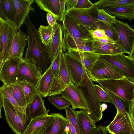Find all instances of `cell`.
Masks as SVG:
<instances>
[{
  "label": "cell",
  "instance_id": "484cf974",
  "mask_svg": "<svg viewBox=\"0 0 134 134\" xmlns=\"http://www.w3.org/2000/svg\"><path fill=\"white\" fill-rule=\"evenodd\" d=\"M55 76L50 66L42 74L36 88L37 93L42 97L48 96Z\"/></svg>",
  "mask_w": 134,
  "mask_h": 134
},
{
  "label": "cell",
  "instance_id": "83f0119b",
  "mask_svg": "<svg viewBox=\"0 0 134 134\" xmlns=\"http://www.w3.org/2000/svg\"><path fill=\"white\" fill-rule=\"evenodd\" d=\"M111 99V103L114 105L117 110L124 116L129 126L132 134H134V121L130 117L128 112V104L119 97L105 90Z\"/></svg>",
  "mask_w": 134,
  "mask_h": 134
},
{
  "label": "cell",
  "instance_id": "6f0895ef",
  "mask_svg": "<svg viewBox=\"0 0 134 134\" xmlns=\"http://www.w3.org/2000/svg\"><path fill=\"white\" fill-rule=\"evenodd\" d=\"M101 109L102 112L104 111L107 108V104L105 103H103L101 104Z\"/></svg>",
  "mask_w": 134,
  "mask_h": 134
},
{
  "label": "cell",
  "instance_id": "3957f363",
  "mask_svg": "<svg viewBox=\"0 0 134 134\" xmlns=\"http://www.w3.org/2000/svg\"><path fill=\"white\" fill-rule=\"evenodd\" d=\"M93 81L89 76L85 79L80 89L87 107V114L96 124L103 116L101 109V102L97 97L94 90Z\"/></svg>",
  "mask_w": 134,
  "mask_h": 134
},
{
  "label": "cell",
  "instance_id": "e0dca14e",
  "mask_svg": "<svg viewBox=\"0 0 134 134\" xmlns=\"http://www.w3.org/2000/svg\"><path fill=\"white\" fill-rule=\"evenodd\" d=\"M53 32L46 47L48 57L52 63L60 51L62 50V26L58 22L53 27Z\"/></svg>",
  "mask_w": 134,
  "mask_h": 134
},
{
  "label": "cell",
  "instance_id": "e575fe53",
  "mask_svg": "<svg viewBox=\"0 0 134 134\" xmlns=\"http://www.w3.org/2000/svg\"><path fill=\"white\" fill-rule=\"evenodd\" d=\"M4 14L8 19L14 23L15 15V8L13 0H2Z\"/></svg>",
  "mask_w": 134,
  "mask_h": 134
},
{
  "label": "cell",
  "instance_id": "603a6c76",
  "mask_svg": "<svg viewBox=\"0 0 134 134\" xmlns=\"http://www.w3.org/2000/svg\"><path fill=\"white\" fill-rule=\"evenodd\" d=\"M68 121L60 113H54L51 122L42 134H64L68 132Z\"/></svg>",
  "mask_w": 134,
  "mask_h": 134
},
{
  "label": "cell",
  "instance_id": "7402d4cb",
  "mask_svg": "<svg viewBox=\"0 0 134 134\" xmlns=\"http://www.w3.org/2000/svg\"><path fill=\"white\" fill-rule=\"evenodd\" d=\"M105 128L111 134H132L126 119L117 110L116 115L113 121Z\"/></svg>",
  "mask_w": 134,
  "mask_h": 134
},
{
  "label": "cell",
  "instance_id": "681fc988",
  "mask_svg": "<svg viewBox=\"0 0 134 134\" xmlns=\"http://www.w3.org/2000/svg\"><path fill=\"white\" fill-rule=\"evenodd\" d=\"M107 131L105 127L101 125H97L96 129L92 134H107Z\"/></svg>",
  "mask_w": 134,
  "mask_h": 134
},
{
  "label": "cell",
  "instance_id": "db71d44e",
  "mask_svg": "<svg viewBox=\"0 0 134 134\" xmlns=\"http://www.w3.org/2000/svg\"><path fill=\"white\" fill-rule=\"evenodd\" d=\"M3 104V96L0 87V119L2 118L1 114V109Z\"/></svg>",
  "mask_w": 134,
  "mask_h": 134
},
{
  "label": "cell",
  "instance_id": "816d5d0a",
  "mask_svg": "<svg viewBox=\"0 0 134 134\" xmlns=\"http://www.w3.org/2000/svg\"><path fill=\"white\" fill-rule=\"evenodd\" d=\"M93 40L96 41L100 42L105 43H110V44H116L118 43L116 41L110 39H94Z\"/></svg>",
  "mask_w": 134,
  "mask_h": 134
},
{
  "label": "cell",
  "instance_id": "91938a15",
  "mask_svg": "<svg viewBox=\"0 0 134 134\" xmlns=\"http://www.w3.org/2000/svg\"><path fill=\"white\" fill-rule=\"evenodd\" d=\"M64 134H69L68 132H65Z\"/></svg>",
  "mask_w": 134,
  "mask_h": 134
},
{
  "label": "cell",
  "instance_id": "ba28073f",
  "mask_svg": "<svg viewBox=\"0 0 134 134\" xmlns=\"http://www.w3.org/2000/svg\"><path fill=\"white\" fill-rule=\"evenodd\" d=\"M64 55L67 70L71 82L78 86H82L84 80L88 75L85 66L66 53Z\"/></svg>",
  "mask_w": 134,
  "mask_h": 134
},
{
  "label": "cell",
  "instance_id": "277c9868",
  "mask_svg": "<svg viewBox=\"0 0 134 134\" xmlns=\"http://www.w3.org/2000/svg\"><path fill=\"white\" fill-rule=\"evenodd\" d=\"M3 107L9 126L16 134H24L30 121L27 113L19 111L3 96Z\"/></svg>",
  "mask_w": 134,
  "mask_h": 134
},
{
  "label": "cell",
  "instance_id": "8fae6325",
  "mask_svg": "<svg viewBox=\"0 0 134 134\" xmlns=\"http://www.w3.org/2000/svg\"><path fill=\"white\" fill-rule=\"evenodd\" d=\"M23 59L14 57L7 59L0 69V80L7 86L16 83L17 73Z\"/></svg>",
  "mask_w": 134,
  "mask_h": 134
},
{
  "label": "cell",
  "instance_id": "2e32d148",
  "mask_svg": "<svg viewBox=\"0 0 134 134\" xmlns=\"http://www.w3.org/2000/svg\"><path fill=\"white\" fill-rule=\"evenodd\" d=\"M62 50L64 52L74 50L81 52H92V39L75 41L62 27Z\"/></svg>",
  "mask_w": 134,
  "mask_h": 134
},
{
  "label": "cell",
  "instance_id": "836d02e7",
  "mask_svg": "<svg viewBox=\"0 0 134 134\" xmlns=\"http://www.w3.org/2000/svg\"><path fill=\"white\" fill-rule=\"evenodd\" d=\"M98 28L103 30L109 38L118 43L119 39L118 31L113 24L99 21Z\"/></svg>",
  "mask_w": 134,
  "mask_h": 134
},
{
  "label": "cell",
  "instance_id": "680465c9",
  "mask_svg": "<svg viewBox=\"0 0 134 134\" xmlns=\"http://www.w3.org/2000/svg\"><path fill=\"white\" fill-rule=\"evenodd\" d=\"M3 63L2 57L1 54H0V69Z\"/></svg>",
  "mask_w": 134,
  "mask_h": 134
},
{
  "label": "cell",
  "instance_id": "7a4b0ae2",
  "mask_svg": "<svg viewBox=\"0 0 134 134\" xmlns=\"http://www.w3.org/2000/svg\"><path fill=\"white\" fill-rule=\"evenodd\" d=\"M100 85L119 97L128 104L134 100V82L124 77L115 79L97 80Z\"/></svg>",
  "mask_w": 134,
  "mask_h": 134
},
{
  "label": "cell",
  "instance_id": "5b68a950",
  "mask_svg": "<svg viewBox=\"0 0 134 134\" xmlns=\"http://www.w3.org/2000/svg\"><path fill=\"white\" fill-rule=\"evenodd\" d=\"M88 75L92 81L119 79L125 77L119 69L112 64L99 58L92 67Z\"/></svg>",
  "mask_w": 134,
  "mask_h": 134
},
{
  "label": "cell",
  "instance_id": "7c38bea8",
  "mask_svg": "<svg viewBox=\"0 0 134 134\" xmlns=\"http://www.w3.org/2000/svg\"><path fill=\"white\" fill-rule=\"evenodd\" d=\"M63 53L59 72L54 77L48 96L60 95L71 83L67 70L64 55Z\"/></svg>",
  "mask_w": 134,
  "mask_h": 134
},
{
  "label": "cell",
  "instance_id": "5bb4252c",
  "mask_svg": "<svg viewBox=\"0 0 134 134\" xmlns=\"http://www.w3.org/2000/svg\"><path fill=\"white\" fill-rule=\"evenodd\" d=\"M71 104L72 109L86 110L87 107L81 91L79 87L71 83L60 94Z\"/></svg>",
  "mask_w": 134,
  "mask_h": 134
},
{
  "label": "cell",
  "instance_id": "ffe728a7",
  "mask_svg": "<svg viewBox=\"0 0 134 134\" xmlns=\"http://www.w3.org/2000/svg\"><path fill=\"white\" fill-rule=\"evenodd\" d=\"M27 35L22 32L20 29L16 32L7 59L14 57L23 59L24 48L27 44Z\"/></svg>",
  "mask_w": 134,
  "mask_h": 134
},
{
  "label": "cell",
  "instance_id": "4fadbf2b",
  "mask_svg": "<svg viewBox=\"0 0 134 134\" xmlns=\"http://www.w3.org/2000/svg\"><path fill=\"white\" fill-rule=\"evenodd\" d=\"M115 25L118 34V43L129 54L134 46V30L126 22L117 19Z\"/></svg>",
  "mask_w": 134,
  "mask_h": 134
},
{
  "label": "cell",
  "instance_id": "4316f807",
  "mask_svg": "<svg viewBox=\"0 0 134 134\" xmlns=\"http://www.w3.org/2000/svg\"><path fill=\"white\" fill-rule=\"evenodd\" d=\"M27 108L30 120L48 114L49 110H46L42 97L38 93L29 104Z\"/></svg>",
  "mask_w": 134,
  "mask_h": 134
},
{
  "label": "cell",
  "instance_id": "1f68e13d",
  "mask_svg": "<svg viewBox=\"0 0 134 134\" xmlns=\"http://www.w3.org/2000/svg\"><path fill=\"white\" fill-rule=\"evenodd\" d=\"M8 86L19 106L25 111L26 112L28 105L24 94L20 87L16 83Z\"/></svg>",
  "mask_w": 134,
  "mask_h": 134
},
{
  "label": "cell",
  "instance_id": "74e56055",
  "mask_svg": "<svg viewBox=\"0 0 134 134\" xmlns=\"http://www.w3.org/2000/svg\"><path fill=\"white\" fill-rule=\"evenodd\" d=\"M3 96L19 111L26 113L19 106L14 98L11 91L8 86L3 85L1 87Z\"/></svg>",
  "mask_w": 134,
  "mask_h": 134
},
{
  "label": "cell",
  "instance_id": "ab89813d",
  "mask_svg": "<svg viewBox=\"0 0 134 134\" xmlns=\"http://www.w3.org/2000/svg\"><path fill=\"white\" fill-rule=\"evenodd\" d=\"M94 87L96 93L101 102H111V99L105 90L100 85L94 84Z\"/></svg>",
  "mask_w": 134,
  "mask_h": 134
},
{
  "label": "cell",
  "instance_id": "f546056e",
  "mask_svg": "<svg viewBox=\"0 0 134 134\" xmlns=\"http://www.w3.org/2000/svg\"><path fill=\"white\" fill-rule=\"evenodd\" d=\"M35 1L40 9L51 14L59 20V0H36Z\"/></svg>",
  "mask_w": 134,
  "mask_h": 134
},
{
  "label": "cell",
  "instance_id": "94428289",
  "mask_svg": "<svg viewBox=\"0 0 134 134\" xmlns=\"http://www.w3.org/2000/svg\"></svg>",
  "mask_w": 134,
  "mask_h": 134
},
{
  "label": "cell",
  "instance_id": "9c48e42d",
  "mask_svg": "<svg viewBox=\"0 0 134 134\" xmlns=\"http://www.w3.org/2000/svg\"><path fill=\"white\" fill-rule=\"evenodd\" d=\"M42 75L31 62L23 59L19 65L16 77V83L27 82L36 88Z\"/></svg>",
  "mask_w": 134,
  "mask_h": 134
},
{
  "label": "cell",
  "instance_id": "d590c367",
  "mask_svg": "<svg viewBox=\"0 0 134 134\" xmlns=\"http://www.w3.org/2000/svg\"><path fill=\"white\" fill-rule=\"evenodd\" d=\"M53 27L49 25H41L38 30L43 43L46 47L48 44L53 32Z\"/></svg>",
  "mask_w": 134,
  "mask_h": 134
},
{
  "label": "cell",
  "instance_id": "ee69618b",
  "mask_svg": "<svg viewBox=\"0 0 134 134\" xmlns=\"http://www.w3.org/2000/svg\"><path fill=\"white\" fill-rule=\"evenodd\" d=\"M94 4L89 0H78L74 9H85L93 7Z\"/></svg>",
  "mask_w": 134,
  "mask_h": 134
},
{
  "label": "cell",
  "instance_id": "bcb514c9",
  "mask_svg": "<svg viewBox=\"0 0 134 134\" xmlns=\"http://www.w3.org/2000/svg\"><path fill=\"white\" fill-rule=\"evenodd\" d=\"M77 1L78 0H66V13L74 8Z\"/></svg>",
  "mask_w": 134,
  "mask_h": 134
},
{
  "label": "cell",
  "instance_id": "8992f818",
  "mask_svg": "<svg viewBox=\"0 0 134 134\" xmlns=\"http://www.w3.org/2000/svg\"><path fill=\"white\" fill-rule=\"evenodd\" d=\"M98 9L94 5L87 9H73L66 13L88 30L98 28L99 22L98 18Z\"/></svg>",
  "mask_w": 134,
  "mask_h": 134
},
{
  "label": "cell",
  "instance_id": "52a82bcc",
  "mask_svg": "<svg viewBox=\"0 0 134 134\" xmlns=\"http://www.w3.org/2000/svg\"><path fill=\"white\" fill-rule=\"evenodd\" d=\"M98 58L112 64L121 71L126 78L134 82V60L124 54L99 55Z\"/></svg>",
  "mask_w": 134,
  "mask_h": 134
},
{
  "label": "cell",
  "instance_id": "9a60e30c",
  "mask_svg": "<svg viewBox=\"0 0 134 134\" xmlns=\"http://www.w3.org/2000/svg\"><path fill=\"white\" fill-rule=\"evenodd\" d=\"M1 21L2 23L1 40L2 49L1 54L2 57L3 64L7 59L14 35L18 31V29L14 23L9 20L6 21Z\"/></svg>",
  "mask_w": 134,
  "mask_h": 134
},
{
  "label": "cell",
  "instance_id": "f907efd6",
  "mask_svg": "<svg viewBox=\"0 0 134 134\" xmlns=\"http://www.w3.org/2000/svg\"><path fill=\"white\" fill-rule=\"evenodd\" d=\"M0 19L4 21L9 20L4 12L2 0H0Z\"/></svg>",
  "mask_w": 134,
  "mask_h": 134
},
{
  "label": "cell",
  "instance_id": "60d3db41",
  "mask_svg": "<svg viewBox=\"0 0 134 134\" xmlns=\"http://www.w3.org/2000/svg\"><path fill=\"white\" fill-rule=\"evenodd\" d=\"M98 18L99 21L115 24L116 19L107 13L103 9H98Z\"/></svg>",
  "mask_w": 134,
  "mask_h": 134
},
{
  "label": "cell",
  "instance_id": "f1b7e54d",
  "mask_svg": "<svg viewBox=\"0 0 134 134\" xmlns=\"http://www.w3.org/2000/svg\"><path fill=\"white\" fill-rule=\"evenodd\" d=\"M104 10L115 18L127 19L130 22L134 19V5L121 6Z\"/></svg>",
  "mask_w": 134,
  "mask_h": 134
},
{
  "label": "cell",
  "instance_id": "7bdbcfd3",
  "mask_svg": "<svg viewBox=\"0 0 134 134\" xmlns=\"http://www.w3.org/2000/svg\"><path fill=\"white\" fill-rule=\"evenodd\" d=\"M90 35L92 39H109L105 34L104 31L98 28L94 30H88Z\"/></svg>",
  "mask_w": 134,
  "mask_h": 134
},
{
  "label": "cell",
  "instance_id": "d4e9b609",
  "mask_svg": "<svg viewBox=\"0 0 134 134\" xmlns=\"http://www.w3.org/2000/svg\"><path fill=\"white\" fill-rule=\"evenodd\" d=\"M76 111L80 134H92L96 126L86 110Z\"/></svg>",
  "mask_w": 134,
  "mask_h": 134
},
{
  "label": "cell",
  "instance_id": "ac0fdd59",
  "mask_svg": "<svg viewBox=\"0 0 134 134\" xmlns=\"http://www.w3.org/2000/svg\"><path fill=\"white\" fill-rule=\"evenodd\" d=\"M15 9L14 23L18 29L20 27L29 15L30 11H34L32 5L34 0H13Z\"/></svg>",
  "mask_w": 134,
  "mask_h": 134
},
{
  "label": "cell",
  "instance_id": "d6986e66",
  "mask_svg": "<svg viewBox=\"0 0 134 134\" xmlns=\"http://www.w3.org/2000/svg\"><path fill=\"white\" fill-rule=\"evenodd\" d=\"M54 113L30 120L24 134H42L51 122Z\"/></svg>",
  "mask_w": 134,
  "mask_h": 134
},
{
  "label": "cell",
  "instance_id": "b9f144b4",
  "mask_svg": "<svg viewBox=\"0 0 134 134\" xmlns=\"http://www.w3.org/2000/svg\"><path fill=\"white\" fill-rule=\"evenodd\" d=\"M61 50L52 62L51 63L50 66L55 76L58 73L61 64V58L63 53Z\"/></svg>",
  "mask_w": 134,
  "mask_h": 134
},
{
  "label": "cell",
  "instance_id": "8d00e7d4",
  "mask_svg": "<svg viewBox=\"0 0 134 134\" xmlns=\"http://www.w3.org/2000/svg\"><path fill=\"white\" fill-rule=\"evenodd\" d=\"M47 99L51 103L59 110L64 109L71 105L69 101L62 96L54 95L48 96Z\"/></svg>",
  "mask_w": 134,
  "mask_h": 134
},
{
  "label": "cell",
  "instance_id": "30bf717a",
  "mask_svg": "<svg viewBox=\"0 0 134 134\" xmlns=\"http://www.w3.org/2000/svg\"><path fill=\"white\" fill-rule=\"evenodd\" d=\"M62 22L63 28L74 40L92 39L88 30L84 26L77 23L66 13Z\"/></svg>",
  "mask_w": 134,
  "mask_h": 134
},
{
  "label": "cell",
  "instance_id": "d6a6232c",
  "mask_svg": "<svg viewBox=\"0 0 134 134\" xmlns=\"http://www.w3.org/2000/svg\"><path fill=\"white\" fill-rule=\"evenodd\" d=\"M16 83L18 84L22 90L28 105L38 93L36 88L31 83L25 81Z\"/></svg>",
  "mask_w": 134,
  "mask_h": 134
},
{
  "label": "cell",
  "instance_id": "4dcf8cb0",
  "mask_svg": "<svg viewBox=\"0 0 134 134\" xmlns=\"http://www.w3.org/2000/svg\"><path fill=\"white\" fill-rule=\"evenodd\" d=\"M94 4L98 9H104L121 6L134 5V0H100Z\"/></svg>",
  "mask_w": 134,
  "mask_h": 134
},
{
  "label": "cell",
  "instance_id": "cb8c5ba5",
  "mask_svg": "<svg viewBox=\"0 0 134 134\" xmlns=\"http://www.w3.org/2000/svg\"><path fill=\"white\" fill-rule=\"evenodd\" d=\"M66 53L83 65L88 74L99 57L98 55L92 52H81L71 50L68 51Z\"/></svg>",
  "mask_w": 134,
  "mask_h": 134
},
{
  "label": "cell",
  "instance_id": "f5cc1de1",
  "mask_svg": "<svg viewBox=\"0 0 134 134\" xmlns=\"http://www.w3.org/2000/svg\"><path fill=\"white\" fill-rule=\"evenodd\" d=\"M68 132L69 134H77V131L74 127L70 122H68Z\"/></svg>",
  "mask_w": 134,
  "mask_h": 134
},
{
  "label": "cell",
  "instance_id": "f35d334b",
  "mask_svg": "<svg viewBox=\"0 0 134 134\" xmlns=\"http://www.w3.org/2000/svg\"><path fill=\"white\" fill-rule=\"evenodd\" d=\"M66 118L75 128L77 134H80L78 124L76 111L69 107L65 108Z\"/></svg>",
  "mask_w": 134,
  "mask_h": 134
},
{
  "label": "cell",
  "instance_id": "6da1fadb",
  "mask_svg": "<svg viewBox=\"0 0 134 134\" xmlns=\"http://www.w3.org/2000/svg\"><path fill=\"white\" fill-rule=\"evenodd\" d=\"M24 23L27 29L28 46L24 59L32 62L42 73L47 69L50 62L46 47L42 43L38 30L30 20L29 16Z\"/></svg>",
  "mask_w": 134,
  "mask_h": 134
},
{
  "label": "cell",
  "instance_id": "11a10c76",
  "mask_svg": "<svg viewBox=\"0 0 134 134\" xmlns=\"http://www.w3.org/2000/svg\"><path fill=\"white\" fill-rule=\"evenodd\" d=\"M2 31V23L1 20L0 19V54H1L2 51L1 40Z\"/></svg>",
  "mask_w": 134,
  "mask_h": 134
},
{
  "label": "cell",
  "instance_id": "44dd1931",
  "mask_svg": "<svg viewBox=\"0 0 134 134\" xmlns=\"http://www.w3.org/2000/svg\"><path fill=\"white\" fill-rule=\"evenodd\" d=\"M92 52L98 55H111L127 53L118 43H105L92 40Z\"/></svg>",
  "mask_w": 134,
  "mask_h": 134
},
{
  "label": "cell",
  "instance_id": "7dc6e473",
  "mask_svg": "<svg viewBox=\"0 0 134 134\" xmlns=\"http://www.w3.org/2000/svg\"><path fill=\"white\" fill-rule=\"evenodd\" d=\"M46 18L49 25L53 27L57 23V19L51 14L48 13L46 14Z\"/></svg>",
  "mask_w": 134,
  "mask_h": 134
},
{
  "label": "cell",
  "instance_id": "f6af8a7d",
  "mask_svg": "<svg viewBox=\"0 0 134 134\" xmlns=\"http://www.w3.org/2000/svg\"><path fill=\"white\" fill-rule=\"evenodd\" d=\"M60 8L59 20L60 21H63L64 16L65 14L66 10V0H59Z\"/></svg>",
  "mask_w": 134,
  "mask_h": 134
},
{
  "label": "cell",
  "instance_id": "9f6ffc18",
  "mask_svg": "<svg viewBox=\"0 0 134 134\" xmlns=\"http://www.w3.org/2000/svg\"><path fill=\"white\" fill-rule=\"evenodd\" d=\"M128 56L131 59L134 60V46H133Z\"/></svg>",
  "mask_w": 134,
  "mask_h": 134
},
{
  "label": "cell",
  "instance_id": "c3c4849f",
  "mask_svg": "<svg viewBox=\"0 0 134 134\" xmlns=\"http://www.w3.org/2000/svg\"><path fill=\"white\" fill-rule=\"evenodd\" d=\"M128 112L130 117L134 121V100L128 103Z\"/></svg>",
  "mask_w": 134,
  "mask_h": 134
}]
</instances>
